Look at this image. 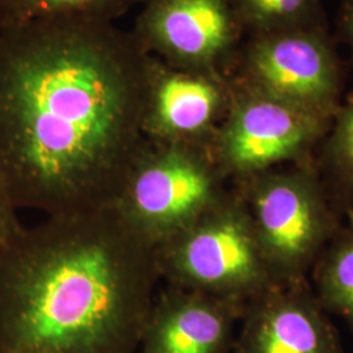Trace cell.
<instances>
[{"label":"cell","instance_id":"obj_13","mask_svg":"<svg viewBox=\"0 0 353 353\" xmlns=\"http://www.w3.org/2000/svg\"><path fill=\"white\" fill-rule=\"evenodd\" d=\"M242 29L254 34L303 29L316 10V0H228Z\"/></svg>","mask_w":353,"mask_h":353},{"label":"cell","instance_id":"obj_8","mask_svg":"<svg viewBox=\"0 0 353 353\" xmlns=\"http://www.w3.org/2000/svg\"><path fill=\"white\" fill-rule=\"evenodd\" d=\"M224 74L176 68L152 57L141 127L153 143L210 148L232 101Z\"/></svg>","mask_w":353,"mask_h":353},{"label":"cell","instance_id":"obj_14","mask_svg":"<svg viewBox=\"0 0 353 353\" xmlns=\"http://www.w3.org/2000/svg\"><path fill=\"white\" fill-rule=\"evenodd\" d=\"M322 287L328 305L353 328V237L341 243L330 256Z\"/></svg>","mask_w":353,"mask_h":353},{"label":"cell","instance_id":"obj_6","mask_svg":"<svg viewBox=\"0 0 353 353\" xmlns=\"http://www.w3.org/2000/svg\"><path fill=\"white\" fill-rule=\"evenodd\" d=\"M131 33L148 55L190 71L223 74L242 26L228 0H143Z\"/></svg>","mask_w":353,"mask_h":353},{"label":"cell","instance_id":"obj_2","mask_svg":"<svg viewBox=\"0 0 353 353\" xmlns=\"http://www.w3.org/2000/svg\"><path fill=\"white\" fill-rule=\"evenodd\" d=\"M159 281L113 208L48 216L0 243V353H135Z\"/></svg>","mask_w":353,"mask_h":353},{"label":"cell","instance_id":"obj_4","mask_svg":"<svg viewBox=\"0 0 353 353\" xmlns=\"http://www.w3.org/2000/svg\"><path fill=\"white\" fill-rule=\"evenodd\" d=\"M160 280L168 287L239 303L262 290L268 265L250 216L225 196L174 237L154 248Z\"/></svg>","mask_w":353,"mask_h":353},{"label":"cell","instance_id":"obj_11","mask_svg":"<svg viewBox=\"0 0 353 353\" xmlns=\"http://www.w3.org/2000/svg\"><path fill=\"white\" fill-rule=\"evenodd\" d=\"M242 316L236 353H343L327 319L303 300L267 297Z\"/></svg>","mask_w":353,"mask_h":353},{"label":"cell","instance_id":"obj_7","mask_svg":"<svg viewBox=\"0 0 353 353\" xmlns=\"http://www.w3.org/2000/svg\"><path fill=\"white\" fill-rule=\"evenodd\" d=\"M237 83L323 115L338 92V68L327 43L292 29L255 34L240 57Z\"/></svg>","mask_w":353,"mask_h":353},{"label":"cell","instance_id":"obj_3","mask_svg":"<svg viewBox=\"0 0 353 353\" xmlns=\"http://www.w3.org/2000/svg\"><path fill=\"white\" fill-rule=\"evenodd\" d=\"M224 176L207 147L147 140L113 210L127 227L156 248L225 198Z\"/></svg>","mask_w":353,"mask_h":353},{"label":"cell","instance_id":"obj_17","mask_svg":"<svg viewBox=\"0 0 353 353\" xmlns=\"http://www.w3.org/2000/svg\"><path fill=\"white\" fill-rule=\"evenodd\" d=\"M344 28L353 50V0H348L344 11Z\"/></svg>","mask_w":353,"mask_h":353},{"label":"cell","instance_id":"obj_10","mask_svg":"<svg viewBox=\"0 0 353 353\" xmlns=\"http://www.w3.org/2000/svg\"><path fill=\"white\" fill-rule=\"evenodd\" d=\"M243 306L198 292L166 287L156 294L140 353H228Z\"/></svg>","mask_w":353,"mask_h":353},{"label":"cell","instance_id":"obj_12","mask_svg":"<svg viewBox=\"0 0 353 353\" xmlns=\"http://www.w3.org/2000/svg\"><path fill=\"white\" fill-rule=\"evenodd\" d=\"M143 0H0V29L33 21L112 23Z\"/></svg>","mask_w":353,"mask_h":353},{"label":"cell","instance_id":"obj_15","mask_svg":"<svg viewBox=\"0 0 353 353\" xmlns=\"http://www.w3.org/2000/svg\"><path fill=\"white\" fill-rule=\"evenodd\" d=\"M331 151L341 169L353 176V105L341 114Z\"/></svg>","mask_w":353,"mask_h":353},{"label":"cell","instance_id":"obj_1","mask_svg":"<svg viewBox=\"0 0 353 353\" xmlns=\"http://www.w3.org/2000/svg\"><path fill=\"white\" fill-rule=\"evenodd\" d=\"M151 62L131 30L112 23L0 29V169L19 210L113 208L147 141Z\"/></svg>","mask_w":353,"mask_h":353},{"label":"cell","instance_id":"obj_9","mask_svg":"<svg viewBox=\"0 0 353 353\" xmlns=\"http://www.w3.org/2000/svg\"><path fill=\"white\" fill-rule=\"evenodd\" d=\"M242 188L240 199L267 265H303L325 233V216L312 183L301 176L259 174L242 181Z\"/></svg>","mask_w":353,"mask_h":353},{"label":"cell","instance_id":"obj_5","mask_svg":"<svg viewBox=\"0 0 353 353\" xmlns=\"http://www.w3.org/2000/svg\"><path fill=\"white\" fill-rule=\"evenodd\" d=\"M227 115L210 152L224 176L245 181L305 151L318 137L322 115L232 79Z\"/></svg>","mask_w":353,"mask_h":353},{"label":"cell","instance_id":"obj_16","mask_svg":"<svg viewBox=\"0 0 353 353\" xmlns=\"http://www.w3.org/2000/svg\"><path fill=\"white\" fill-rule=\"evenodd\" d=\"M17 212L19 208L13 203L11 191L0 169V243L11 240L24 228Z\"/></svg>","mask_w":353,"mask_h":353}]
</instances>
